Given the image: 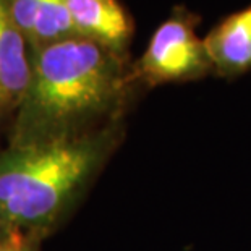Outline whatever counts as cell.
Returning a JSON list of instances; mask_svg holds the SVG:
<instances>
[{
	"label": "cell",
	"instance_id": "cell-1",
	"mask_svg": "<svg viewBox=\"0 0 251 251\" xmlns=\"http://www.w3.org/2000/svg\"><path fill=\"white\" fill-rule=\"evenodd\" d=\"M128 57L75 36L33 49V72L18 105L12 146L76 136L119 122L140 89Z\"/></svg>",
	"mask_w": 251,
	"mask_h": 251
},
{
	"label": "cell",
	"instance_id": "cell-2",
	"mask_svg": "<svg viewBox=\"0 0 251 251\" xmlns=\"http://www.w3.org/2000/svg\"><path fill=\"white\" fill-rule=\"evenodd\" d=\"M120 138L119 120L0 152V217L15 230L41 238L78 200Z\"/></svg>",
	"mask_w": 251,
	"mask_h": 251
},
{
	"label": "cell",
	"instance_id": "cell-3",
	"mask_svg": "<svg viewBox=\"0 0 251 251\" xmlns=\"http://www.w3.org/2000/svg\"><path fill=\"white\" fill-rule=\"evenodd\" d=\"M201 17L177 5L157 26L141 57L131 65L133 81L140 89L162 84L190 83L214 75L204 39L196 28Z\"/></svg>",
	"mask_w": 251,
	"mask_h": 251
},
{
	"label": "cell",
	"instance_id": "cell-4",
	"mask_svg": "<svg viewBox=\"0 0 251 251\" xmlns=\"http://www.w3.org/2000/svg\"><path fill=\"white\" fill-rule=\"evenodd\" d=\"M75 33L128 57L135 21L120 0H68Z\"/></svg>",
	"mask_w": 251,
	"mask_h": 251
},
{
	"label": "cell",
	"instance_id": "cell-5",
	"mask_svg": "<svg viewBox=\"0 0 251 251\" xmlns=\"http://www.w3.org/2000/svg\"><path fill=\"white\" fill-rule=\"evenodd\" d=\"M216 76L237 78L251 70V3L224 17L204 37Z\"/></svg>",
	"mask_w": 251,
	"mask_h": 251
},
{
	"label": "cell",
	"instance_id": "cell-6",
	"mask_svg": "<svg viewBox=\"0 0 251 251\" xmlns=\"http://www.w3.org/2000/svg\"><path fill=\"white\" fill-rule=\"evenodd\" d=\"M8 10L21 33L37 47L75 37L68 0H7Z\"/></svg>",
	"mask_w": 251,
	"mask_h": 251
},
{
	"label": "cell",
	"instance_id": "cell-7",
	"mask_svg": "<svg viewBox=\"0 0 251 251\" xmlns=\"http://www.w3.org/2000/svg\"><path fill=\"white\" fill-rule=\"evenodd\" d=\"M28 39L13 21L7 0H0V93L5 104L18 107L31 81L33 57L26 50Z\"/></svg>",
	"mask_w": 251,
	"mask_h": 251
},
{
	"label": "cell",
	"instance_id": "cell-8",
	"mask_svg": "<svg viewBox=\"0 0 251 251\" xmlns=\"http://www.w3.org/2000/svg\"><path fill=\"white\" fill-rule=\"evenodd\" d=\"M36 240L39 237L17 232L12 237L0 240V251H36Z\"/></svg>",
	"mask_w": 251,
	"mask_h": 251
},
{
	"label": "cell",
	"instance_id": "cell-9",
	"mask_svg": "<svg viewBox=\"0 0 251 251\" xmlns=\"http://www.w3.org/2000/svg\"><path fill=\"white\" fill-rule=\"evenodd\" d=\"M18 230H15L13 227H10L7 222L3 221L2 217H0V240H5L8 237H12L13 233H17Z\"/></svg>",
	"mask_w": 251,
	"mask_h": 251
},
{
	"label": "cell",
	"instance_id": "cell-10",
	"mask_svg": "<svg viewBox=\"0 0 251 251\" xmlns=\"http://www.w3.org/2000/svg\"><path fill=\"white\" fill-rule=\"evenodd\" d=\"M5 104V100H3V96H2V93H0V109H2V105Z\"/></svg>",
	"mask_w": 251,
	"mask_h": 251
}]
</instances>
